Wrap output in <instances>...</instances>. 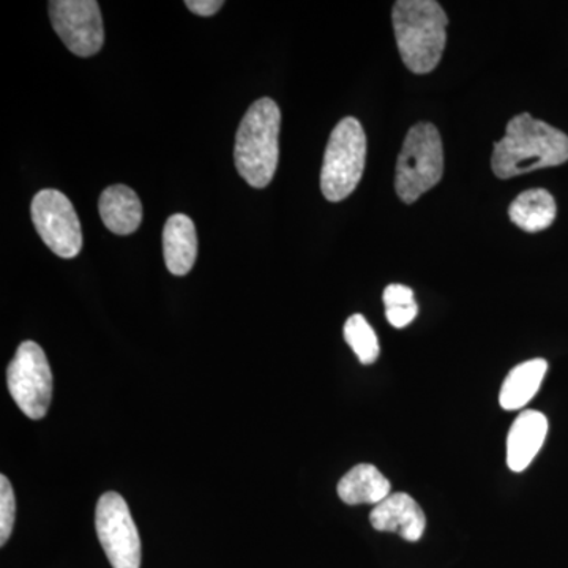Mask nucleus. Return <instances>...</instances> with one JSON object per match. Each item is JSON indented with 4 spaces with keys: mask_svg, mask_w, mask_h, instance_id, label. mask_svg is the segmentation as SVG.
I'll list each match as a JSON object with an SVG mask.
<instances>
[{
    "mask_svg": "<svg viewBox=\"0 0 568 568\" xmlns=\"http://www.w3.org/2000/svg\"><path fill=\"white\" fill-rule=\"evenodd\" d=\"M338 496L347 506H377L390 496V481L376 466L362 463L339 480Z\"/></svg>",
    "mask_w": 568,
    "mask_h": 568,
    "instance_id": "nucleus-14",
    "label": "nucleus"
},
{
    "mask_svg": "<svg viewBox=\"0 0 568 568\" xmlns=\"http://www.w3.org/2000/svg\"><path fill=\"white\" fill-rule=\"evenodd\" d=\"M396 47L407 69L429 73L447 43V14L435 0H398L392 10Z\"/></svg>",
    "mask_w": 568,
    "mask_h": 568,
    "instance_id": "nucleus-2",
    "label": "nucleus"
},
{
    "mask_svg": "<svg viewBox=\"0 0 568 568\" xmlns=\"http://www.w3.org/2000/svg\"><path fill=\"white\" fill-rule=\"evenodd\" d=\"M282 112L272 99L254 102L235 136L234 160L239 174L253 189H265L278 166Z\"/></svg>",
    "mask_w": 568,
    "mask_h": 568,
    "instance_id": "nucleus-3",
    "label": "nucleus"
},
{
    "mask_svg": "<svg viewBox=\"0 0 568 568\" xmlns=\"http://www.w3.org/2000/svg\"><path fill=\"white\" fill-rule=\"evenodd\" d=\"M366 136L355 118L343 119L335 126L325 149L321 190L325 200L339 203L353 194L364 175Z\"/></svg>",
    "mask_w": 568,
    "mask_h": 568,
    "instance_id": "nucleus-5",
    "label": "nucleus"
},
{
    "mask_svg": "<svg viewBox=\"0 0 568 568\" xmlns=\"http://www.w3.org/2000/svg\"><path fill=\"white\" fill-rule=\"evenodd\" d=\"M31 213L37 233L52 253L63 260L81 253L80 219L65 194L58 190H41L32 200Z\"/></svg>",
    "mask_w": 568,
    "mask_h": 568,
    "instance_id": "nucleus-8",
    "label": "nucleus"
},
{
    "mask_svg": "<svg viewBox=\"0 0 568 568\" xmlns=\"http://www.w3.org/2000/svg\"><path fill=\"white\" fill-rule=\"evenodd\" d=\"M568 162V136L529 112L515 115L507 123L506 136L495 142L493 173L511 179L530 171L559 166Z\"/></svg>",
    "mask_w": 568,
    "mask_h": 568,
    "instance_id": "nucleus-1",
    "label": "nucleus"
},
{
    "mask_svg": "<svg viewBox=\"0 0 568 568\" xmlns=\"http://www.w3.org/2000/svg\"><path fill=\"white\" fill-rule=\"evenodd\" d=\"M163 253L168 271L183 276L192 271L197 256L196 227L189 215L174 213L163 230Z\"/></svg>",
    "mask_w": 568,
    "mask_h": 568,
    "instance_id": "nucleus-12",
    "label": "nucleus"
},
{
    "mask_svg": "<svg viewBox=\"0 0 568 568\" xmlns=\"http://www.w3.org/2000/svg\"><path fill=\"white\" fill-rule=\"evenodd\" d=\"M373 528L394 532L407 541H418L425 534L426 518L416 499L406 493H395L377 504L369 514Z\"/></svg>",
    "mask_w": 568,
    "mask_h": 568,
    "instance_id": "nucleus-10",
    "label": "nucleus"
},
{
    "mask_svg": "<svg viewBox=\"0 0 568 568\" xmlns=\"http://www.w3.org/2000/svg\"><path fill=\"white\" fill-rule=\"evenodd\" d=\"M104 226L118 235L133 234L142 222V204L138 194L126 185L108 186L99 201Z\"/></svg>",
    "mask_w": 568,
    "mask_h": 568,
    "instance_id": "nucleus-13",
    "label": "nucleus"
},
{
    "mask_svg": "<svg viewBox=\"0 0 568 568\" xmlns=\"http://www.w3.org/2000/svg\"><path fill=\"white\" fill-rule=\"evenodd\" d=\"M383 298L386 310L416 305L414 291L405 286V284H390V286H387L386 291H384Z\"/></svg>",
    "mask_w": 568,
    "mask_h": 568,
    "instance_id": "nucleus-19",
    "label": "nucleus"
},
{
    "mask_svg": "<svg viewBox=\"0 0 568 568\" xmlns=\"http://www.w3.org/2000/svg\"><path fill=\"white\" fill-rule=\"evenodd\" d=\"M185 6L200 17H212L222 10L224 2L222 0H186Z\"/></svg>",
    "mask_w": 568,
    "mask_h": 568,
    "instance_id": "nucleus-21",
    "label": "nucleus"
},
{
    "mask_svg": "<svg viewBox=\"0 0 568 568\" xmlns=\"http://www.w3.org/2000/svg\"><path fill=\"white\" fill-rule=\"evenodd\" d=\"M52 28L65 47L80 58H91L102 50L104 28L102 11L93 0H52Z\"/></svg>",
    "mask_w": 568,
    "mask_h": 568,
    "instance_id": "nucleus-9",
    "label": "nucleus"
},
{
    "mask_svg": "<svg viewBox=\"0 0 568 568\" xmlns=\"http://www.w3.org/2000/svg\"><path fill=\"white\" fill-rule=\"evenodd\" d=\"M345 339L358 361L364 365L375 364L379 357V342L372 325L365 320V316L353 315L346 321Z\"/></svg>",
    "mask_w": 568,
    "mask_h": 568,
    "instance_id": "nucleus-17",
    "label": "nucleus"
},
{
    "mask_svg": "<svg viewBox=\"0 0 568 568\" xmlns=\"http://www.w3.org/2000/svg\"><path fill=\"white\" fill-rule=\"evenodd\" d=\"M17 518V499L7 476L0 477V545H6Z\"/></svg>",
    "mask_w": 568,
    "mask_h": 568,
    "instance_id": "nucleus-18",
    "label": "nucleus"
},
{
    "mask_svg": "<svg viewBox=\"0 0 568 568\" xmlns=\"http://www.w3.org/2000/svg\"><path fill=\"white\" fill-rule=\"evenodd\" d=\"M444 149L433 123L420 122L406 134L396 162L395 190L406 204L416 203L422 194L443 179Z\"/></svg>",
    "mask_w": 568,
    "mask_h": 568,
    "instance_id": "nucleus-4",
    "label": "nucleus"
},
{
    "mask_svg": "<svg viewBox=\"0 0 568 568\" xmlns=\"http://www.w3.org/2000/svg\"><path fill=\"white\" fill-rule=\"evenodd\" d=\"M7 384L18 407L32 420L47 416L52 398V373L47 355L36 342L18 347L7 369Z\"/></svg>",
    "mask_w": 568,
    "mask_h": 568,
    "instance_id": "nucleus-6",
    "label": "nucleus"
},
{
    "mask_svg": "<svg viewBox=\"0 0 568 568\" xmlns=\"http://www.w3.org/2000/svg\"><path fill=\"white\" fill-rule=\"evenodd\" d=\"M556 213L558 209L555 197L544 189L523 192L508 209L511 222L517 224L519 230L532 234L548 230L555 223Z\"/></svg>",
    "mask_w": 568,
    "mask_h": 568,
    "instance_id": "nucleus-16",
    "label": "nucleus"
},
{
    "mask_svg": "<svg viewBox=\"0 0 568 568\" xmlns=\"http://www.w3.org/2000/svg\"><path fill=\"white\" fill-rule=\"evenodd\" d=\"M547 372L548 362L545 358H532L515 366L500 387V406L506 410L523 409L540 390Z\"/></svg>",
    "mask_w": 568,
    "mask_h": 568,
    "instance_id": "nucleus-15",
    "label": "nucleus"
},
{
    "mask_svg": "<svg viewBox=\"0 0 568 568\" xmlns=\"http://www.w3.org/2000/svg\"><path fill=\"white\" fill-rule=\"evenodd\" d=\"M548 435V418L538 410H523L507 436V466L514 473L528 469Z\"/></svg>",
    "mask_w": 568,
    "mask_h": 568,
    "instance_id": "nucleus-11",
    "label": "nucleus"
},
{
    "mask_svg": "<svg viewBox=\"0 0 568 568\" xmlns=\"http://www.w3.org/2000/svg\"><path fill=\"white\" fill-rule=\"evenodd\" d=\"M95 528L112 568L141 567V538L125 499L104 493L97 504Z\"/></svg>",
    "mask_w": 568,
    "mask_h": 568,
    "instance_id": "nucleus-7",
    "label": "nucleus"
},
{
    "mask_svg": "<svg viewBox=\"0 0 568 568\" xmlns=\"http://www.w3.org/2000/svg\"><path fill=\"white\" fill-rule=\"evenodd\" d=\"M418 313V305L402 306V308L386 310L388 323L396 328L406 327L416 320Z\"/></svg>",
    "mask_w": 568,
    "mask_h": 568,
    "instance_id": "nucleus-20",
    "label": "nucleus"
}]
</instances>
